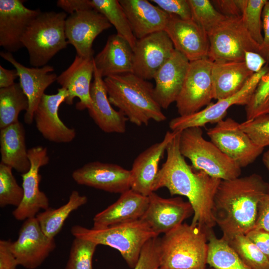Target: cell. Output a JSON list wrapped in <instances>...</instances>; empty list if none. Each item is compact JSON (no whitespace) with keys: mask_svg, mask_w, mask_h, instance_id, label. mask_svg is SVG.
I'll use <instances>...</instances> for the list:
<instances>
[{"mask_svg":"<svg viewBox=\"0 0 269 269\" xmlns=\"http://www.w3.org/2000/svg\"><path fill=\"white\" fill-rule=\"evenodd\" d=\"M180 132H178L167 146L166 159L158 171L153 191L165 187L171 195L186 197L194 211L191 224L207 232L216 225L212 209L221 180L196 170L186 162L179 150Z\"/></svg>","mask_w":269,"mask_h":269,"instance_id":"obj_1","label":"cell"},{"mask_svg":"<svg viewBox=\"0 0 269 269\" xmlns=\"http://www.w3.org/2000/svg\"><path fill=\"white\" fill-rule=\"evenodd\" d=\"M269 193V183L260 175L221 180L215 194L212 214L226 241L253 230L261 199Z\"/></svg>","mask_w":269,"mask_h":269,"instance_id":"obj_2","label":"cell"},{"mask_svg":"<svg viewBox=\"0 0 269 269\" xmlns=\"http://www.w3.org/2000/svg\"><path fill=\"white\" fill-rule=\"evenodd\" d=\"M104 81L110 103L132 124L147 126L151 120L166 119L155 98L154 86L148 80L127 73L105 77Z\"/></svg>","mask_w":269,"mask_h":269,"instance_id":"obj_3","label":"cell"},{"mask_svg":"<svg viewBox=\"0 0 269 269\" xmlns=\"http://www.w3.org/2000/svg\"><path fill=\"white\" fill-rule=\"evenodd\" d=\"M160 269H205L208 251L207 232L182 223L159 238Z\"/></svg>","mask_w":269,"mask_h":269,"instance_id":"obj_4","label":"cell"},{"mask_svg":"<svg viewBox=\"0 0 269 269\" xmlns=\"http://www.w3.org/2000/svg\"><path fill=\"white\" fill-rule=\"evenodd\" d=\"M70 231L74 237L116 249L128 266L133 269L136 264L145 243L151 238L157 237L141 219L101 229H88L74 225Z\"/></svg>","mask_w":269,"mask_h":269,"instance_id":"obj_5","label":"cell"},{"mask_svg":"<svg viewBox=\"0 0 269 269\" xmlns=\"http://www.w3.org/2000/svg\"><path fill=\"white\" fill-rule=\"evenodd\" d=\"M67 17L65 12H41L29 25L21 41L27 50L32 66L46 65L58 52L67 47Z\"/></svg>","mask_w":269,"mask_h":269,"instance_id":"obj_6","label":"cell"},{"mask_svg":"<svg viewBox=\"0 0 269 269\" xmlns=\"http://www.w3.org/2000/svg\"><path fill=\"white\" fill-rule=\"evenodd\" d=\"M179 150L184 157L190 160L194 169L212 177L230 180L241 174L240 167L212 142L204 138L201 127H191L181 131Z\"/></svg>","mask_w":269,"mask_h":269,"instance_id":"obj_7","label":"cell"},{"mask_svg":"<svg viewBox=\"0 0 269 269\" xmlns=\"http://www.w3.org/2000/svg\"><path fill=\"white\" fill-rule=\"evenodd\" d=\"M208 35V58L213 62L244 61L246 51L259 52L260 45L250 35L242 16L226 17Z\"/></svg>","mask_w":269,"mask_h":269,"instance_id":"obj_8","label":"cell"},{"mask_svg":"<svg viewBox=\"0 0 269 269\" xmlns=\"http://www.w3.org/2000/svg\"><path fill=\"white\" fill-rule=\"evenodd\" d=\"M213 61L208 58L191 61L175 101L180 116L195 113L214 99L211 76Z\"/></svg>","mask_w":269,"mask_h":269,"instance_id":"obj_9","label":"cell"},{"mask_svg":"<svg viewBox=\"0 0 269 269\" xmlns=\"http://www.w3.org/2000/svg\"><path fill=\"white\" fill-rule=\"evenodd\" d=\"M207 134L211 141L241 168L254 162L264 149L256 145L231 118L218 122L207 130Z\"/></svg>","mask_w":269,"mask_h":269,"instance_id":"obj_10","label":"cell"},{"mask_svg":"<svg viewBox=\"0 0 269 269\" xmlns=\"http://www.w3.org/2000/svg\"><path fill=\"white\" fill-rule=\"evenodd\" d=\"M269 70V64H266L259 72L254 73L243 88L228 98L211 103L204 109L195 113L173 118L169 123L172 132L181 131L191 127H202L206 124L217 123L224 120L227 110L233 105L246 106L261 78Z\"/></svg>","mask_w":269,"mask_h":269,"instance_id":"obj_11","label":"cell"},{"mask_svg":"<svg viewBox=\"0 0 269 269\" xmlns=\"http://www.w3.org/2000/svg\"><path fill=\"white\" fill-rule=\"evenodd\" d=\"M30 168L21 174L23 190L22 200L12 212L14 218L18 221L35 217L41 209L49 207V199L39 189L41 175L40 168L49 161L47 148L42 146L33 147L28 149Z\"/></svg>","mask_w":269,"mask_h":269,"instance_id":"obj_12","label":"cell"},{"mask_svg":"<svg viewBox=\"0 0 269 269\" xmlns=\"http://www.w3.org/2000/svg\"><path fill=\"white\" fill-rule=\"evenodd\" d=\"M55 247L54 238L46 236L36 217L25 220L10 246L18 265L27 269L39 267Z\"/></svg>","mask_w":269,"mask_h":269,"instance_id":"obj_13","label":"cell"},{"mask_svg":"<svg viewBox=\"0 0 269 269\" xmlns=\"http://www.w3.org/2000/svg\"><path fill=\"white\" fill-rule=\"evenodd\" d=\"M112 26L105 16L94 9L70 14L65 21V35L68 44L72 45L77 56L92 59L93 43L103 31Z\"/></svg>","mask_w":269,"mask_h":269,"instance_id":"obj_14","label":"cell"},{"mask_svg":"<svg viewBox=\"0 0 269 269\" xmlns=\"http://www.w3.org/2000/svg\"><path fill=\"white\" fill-rule=\"evenodd\" d=\"M174 50L173 43L164 30L137 39L134 49L133 73L145 80L153 79L156 72Z\"/></svg>","mask_w":269,"mask_h":269,"instance_id":"obj_15","label":"cell"},{"mask_svg":"<svg viewBox=\"0 0 269 269\" xmlns=\"http://www.w3.org/2000/svg\"><path fill=\"white\" fill-rule=\"evenodd\" d=\"M148 197L147 208L140 219L144 221L157 237L177 227L194 214L189 202L184 201L180 197L164 198L154 192Z\"/></svg>","mask_w":269,"mask_h":269,"instance_id":"obj_16","label":"cell"},{"mask_svg":"<svg viewBox=\"0 0 269 269\" xmlns=\"http://www.w3.org/2000/svg\"><path fill=\"white\" fill-rule=\"evenodd\" d=\"M22 0H0V46L13 52L23 47L22 37L32 20L41 12L24 5Z\"/></svg>","mask_w":269,"mask_h":269,"instance_id":"obj_17","label":"cell"},{"mask_svg":"<svg viewBox=\"0 0 269 269\" xmlns=\"http://www.w3.org/2000/svg\"><path fill=\"white\" fill-rule=\"evenodd\" d=\"M78 184L106 192L122 194L131 189V171L121 166L100 161L88 162L73 171Z\"/></svg>","mask_w":269,"mask_h":269,"instance_id":"obj_18","label":"cell"},{"mask_svg":"<svg viewBox=\"0 0 269 269\" xmlns=\"http://www.w3.org/2000/svg\"><path fill=\"white\" fill-rule=\"evenodd\" d=\"M68 96L63 88L58 89L57 93L44 94L37 106L33 116L36 127L43 137L52 142L69 143L76 136L73 128L68 127L59 116V108Z\"/></svg>","mask_w":269,"mask_h":269,"instance_id":"obj_19","label":"cell"},{"mask_svg":"<svg viewBox=\"0 0 269 269\" xmlns=\"http://www.w3.org/2000/svg\"><path fill=\"white\" fill-rule=\"evenodd\" d=\"M169 15L164 31L175 50L190 62L208 58L210 44L207 33L192 19Z\"/></svg>","mask_w":269,"mask_h":269,"instance_id":"obj_20","label":"cell"},{"mask_svg":"<svg viewBox=\"0 0 269 269\" xmlns=\"http://www.w3.org/2000/svg\"><path fill=\"white\" fill-rule=\"evenodd\" d=\"M0 55L11 63L17 71L19 84L29 102L24 120L25 123L31 124L34 120V112L45 91L56 81L58 76L56 73H52L54 69L51 66L29 68L16 61L10 52L1 51Z\"/></svg>","mask_w":269,"mask_h":269,"instance_id":"obj_21","label":"cell"},{"mask_svg":"<svg viewBox=\"0 0 269 269\" xmlns=\"http://www.w3.org/2000/svg\"><path fill=\"white\" fill-rule=\"evenodd\" d=\"M178 132L167 131L161 141L149 146L135 158L130 170L131 189L145 196L153 192L160 161Z\"/></svg>","mask_w":269,"mask_h":269,"instance_id":"obj_22","label":"cell"},{"mask_svg":"<svg viewBox=\"0 0 269 269\" xmlns=\"http://www.w3.org/2000/svg\"><path fill=\"white\" fill-rule=\"evenodd\" d=\"M190 61L175 50L154 76L155 98L162 109L175 102L181 91Z\"/></svg>","mask_w":269,"mask_h":269,"instance_id":"obj_23","label":"cell"},{"mask_svg":"<svg viewBox=\"0 0 269 269\" xmlns=\"http://www.w3.org/2000/svg\"><path fill=\"white\" fill-rule=\"evenodd\" d=\"M93 76L90 90L92 103L88 109L89 116L104 132L124 133L128 120L121 112L115 110L111 106L104 79L95 64Z\"/></svg>","mask_w":269,"mask_h":269,"instance_id":"obj_24","label":"cell"},{"mask_svg":"<svg viewBox=\"0 0 269 269\" xmlns=\"http://www.w3.org/2000/svg\"><path fill=\"white\" fill-rule=\"evenodd\" d=\"M93 58L86 59L76 56L72 64L57 78L56 81L68 94L64 103L72 105L77 97L80 101L76 105L78 110L88 109L92 101L90 95L91 80L94 75Z\"/></svg>","mask_w":269,"mask_h":269,"instance_id":"obj_25","label":"cell"},{"mask_svg":"<svg viewBox=\"0 0 269 269\" xmlns=\"http://www.w3.org/2000/svg\"><path fill=\"white\" fill-rule=\"evenodd\" d=\"M148 203V196L130 189L121 194L115 202L94 216L92 228L101 229L139 220L145 212Z\"/></svg>","mask_w":269,"mask_h":269,"instance_id":"obj_26","label":"cell"},{"mask_svg":"<svg viewBox=\"0 0 269 269\" xmlns=\"http://www.w3.org/2000/svg\"><path fill=\"white\" fill-rule=\"evenodd\" d=\"M137 39L164 30L169 15L147 0H120Z\"/></svg>","mask_w":269,"mask_h":269,"instance_id":"obj_27","label":"cell"},{"mask_svg":"<svg viewBox=\"0 0 269 269\" xmlns=\"http://www.w3.org/2000/svg\"><path fill=\"white\" fill-rule=\"evenodd\" d=\"M93 61L103 77L133 73L134 50L125 39L112 34L103 49L93 57Z\"/></svg>","mask_w":269,"mask_h":269,"instance_id":"obj_28","label":"cell"},{"mask_svg":"<svg viewBox=\"0 0 269 269\" xmlns=\"http://www.w3.org/2000/svg\"><path fill=\"white\" fill-rule=\"evenodd\" d=\"M254 74L244 61L213 62L211 76L214 99L219 100L235 95L243 88Z\"/></svg>","mask_w":269,"mask_h":269,"instance_id":"obj_29","label":"cell"},{"mask_svg":"<svg viewBox=\"0 0 269 269\" xmlns=\"http://www.w3.org/2000/svg\"><path fill=\"white\" fill-rule=\"evenodd\" d=\"M25 130L20 122L0 130L1 163L23 174L30 168L25 138Z\"/></svg>","mask_w":269,"mask_h":269,"instance_id":"obj_30","label":"cell"},{"mask_svg":"<svg viewBox=\"0 0 269 269\" xmlns=\"http://www.w3.org/2000/svg\"><path fill=\"white\" fill-rule=\"evenodd\" d=\"M88 199L81 195L77 190H73L68 202L60 207L54 209L49 207L39 213L36 216L44 233L50 238L55 236L61 231L64 223L70 214L85 204Z\"/></svg>","mask_w":269,"mask_h":269,"instance_id":"obj_31","label":"cell"},{"mask_svg":"<svg viewBox=\"0 0 269 269\" xmlns=\"http://www.w3.org/2000/svg\"><path fill=\"white\" fill-rule=\"evenodd\" d=\"M207 264L214 269H252L245 264L227 242L218 238L212 229L207 231Z\"/></svg>","mask_w":269,"mask_h":269,"instance_id":"obj_32","label":"cell"},{"mask_svg":"<svg viewBox=\"0 0 269 269\" xmlns=\"http://www.w3.org/2000/svg\"><path fill=\"white\" fill-rule=\"evenodd\" d=\"M28 100L19 83L0 89V129L18 122L19 113L28 110Z\"/></svg>","mask_w":269,"mask_h":269,"instance_id":"obj_33","label":"cell"},{"mask_svg":"<svg viewBox=\"0 0 269 269\" xmlns=\"http://www.w3.org/2000/svg\"><path fill=\"white\" fill-rule=\"evenodd\" d=\"M92 8L104 15L116 29L117 34L125 39L134 49L137 39L132 31L125 11L118 0H90Z\"/></svg>","mask_w":269,"mask_h":269,"instance_id":"obj_34","label":"cell"},{"mask_svg":"<svg viewBox=\"0 0 269 269\" xmlns=\"http://www.w3.org/2000/svg\"><path fill=\"white\" fill-rule=\"evenodd\" d=\"M227 242L242 261L251 269H269V258L246 235H236Z\"/></svg>","mask_w":269,"mask_h":269,"instance_id":"obj_35","label":"cell"},{"mask_svg":"<svg viewBox=\"0 0 269 269\" xmlns=\"http://www.w3.org/2000/svg\"><path fill=\"white\" fill-rule=\"evenodd\" d=\"M191 13V19L208 34L226 17L215 8L209 0H188Z\"/></svg>","mask_w":269,"mask_h":269,"instance_id":"obj_36","label":"cell"},{"mask_svg":"<svg viewBox=\"0 0 269 269\" xmlns=\"http://www.w3.org/2000/svg\"><path fill=\"white\" fill-rule=\"evenodd\" d=\"M12 168L0 163V207L7 205L17 207L23 196V190L17 183L14 177Z\"/></svg>","mask_w":269,"mask_h":269,"instance_id":"obj_37","label":"cell"},{"mask_svg":"<svg viewBox=\"0 0 269 269\" xmlns=\"http://www.w3.org/2000/svg\"><path fill=\"white\" fill-rule=\"evenodd\" d=\"M98 245L74 237L65 269H93L92 259Z\"/></svg>","mask_w":269,"mask_h":269,"instance_id":"obj_38","label":"cell"},{"mask_svg":"<svg viewBox=\"0 0 269 269\" xmlns=\"http://www.w3.org/2000/svg\"><path fill=\"white\" fill-rule=\"evenodd\" d=\"M246 120L269 114V70L261 78L245 106Z\"/></svg>","mask_w":269,"mask_h":269,"instance_id":"obj_39","label":"cell"},{"mask_svg":"<svg viewBox=\"0 0 269 269\" xmlns=\"http://www.w3.org/2000/svg\"><path fill=\"white\" fill-rule=\"evenodd\" d=\"M268 0H247L242 18L252 38L259 45L263 40L262 12Z\"/></svg>","mask_w":269,"mask_h":269,"instance_id":"obj_40","label":"cell"},{"mask_svg":"<svg viewBox=\"0 0 269 269\" xmlns=\"http://www.w3.org/2000/svg\"><path fill=\"white\" fill-rule=\"evenodd\" d=\"M240 126L258 146L264 148L269 145V114L246 120Z\"/></svg>","mask_w":269,"mask_h":269,"instance_id":"obj_41","label":"cell"},{"mask_svg":"<svg viewBox=\"0 0 269 269\" xmlns=\"http://www.w3.org/2000/svg\"><path fill=\"white\" fill-rule=\"evenodd\" d=\"M159 238H151L143 247L138 261L133 269H159L160 268Z\"/></svg>","mask_w":269,"mask_h":269,"instance_id":"obj_42","label":"cell"},{"mask_svg":"<svg viewBox=\"0 0 269 269\" xmlns=\"http://www.w3.org/2000/svg\"><path fill=\"white\" fill-rule=\"evenodd\" d=\"M168 14L183 20H191V13L188 0H151Z\"/></svg>","mask_w":269,"mask_h":269,"instance_id":"obj_43","label":"cell"},{"mask_svg":"<svg viewBox=\"0 0 269 269\" xmlns=\"http://www.w3.org/2000/svg\"><path fill=\"white\" fill-rule=\"evenodd\" d=\"M219 11L227 17L242 16L247 0H212Z\"/></svg>","mask_w":269,"mask_h":269,"instance_id":"obj_44","label":"cell"},{"mask_svg":"<svg viewBox=\"0 0 269 269\" xmlns=\"http://www.w3.org/2000/svg\"><path fill=\"white\" fill-rule=\"evenodd\" d=\"M263 40L260 45L259 52L269 64V0H267L262 12Z\"/></svg>","mask_w":269,"mask_h":269,"instance_id":"obj_45","label":"cell"},{"mask_svg":"<svg viewBox=\"0 0 269 269\" xmlns=\"http://www.w3.org/2000/svg\"><path fill=\"white\" fill-rule=\"evenodd\" d=\"M253 229L263 230L269 232V193L265 195L259 202Z\"/></svg>","mask_w":269,"mask_h":269,"instance_id":"obj_46","label":"cell"},{"mask_svg":"<svg viewBox=\"0 0 269 269\" xmlns=\"http://www.w3.org/2000/svg\"><path fill=\"white\" fill-rule=\"evenodd\" d=\"M10 240L0 241V269H16L17 262L11 251Z\"/></svg>","mask_w":269,"mask_h":269,"instance_id":"obj_47","label":"cell"},{"mask_svg":"<svg viewBox=\"0 0 269 269\" xmlns=\"http://www.w3.org/2000/svg\"><path fill=\"white\" fill-rule=\"evenodd\" d=\"M246 235L269 258V232L263 230L253 229Z\"/></svg>","mask_w":269,"mask_h":269,"instance_id":"obj_48","label":"cell"},{"mask_svg":"<svg viewBox=\"0 0 269 269\" xmlns=\"http://www.w3.org/2000/svg\"><path fill=\"white\" fill-rule=\"evenodd\" d=\"M57 6L70 14L93 9L90 0H58L57 1Z\"/></svg>","mask_w":269,"mask_h":269,"instance_id":"obj_49","label":"cell"},{"mask_svg":"<svg viewBox=\"0 0 269 269\" xmlns=\"http://www.w3.org/2000/svg\"><path fill=\"white\" fill-rule=\"evenodd\" d=\"M244 62L247 68L254 73L260 71L267 64L265 59L259 53L246 51Z\"/></svg>","mask_w":269,"mask_h":269,"instance_id":"obj_50","label":"cell"},{"mask_svg":"<svg viewBox=\"0 0 269 269\" xmlns=\"http://www.w3.org/2000/svg\"><path fill=\"white\" fill-rule=\"evenodd\" d=\"M18 77L16 69H7L0 65V88L10 87L13 85Z\"/></svg>","mask_w":269,"mask_h":269,"instance_id":"obj_51","label":"cell"},{"mask_svg":"<svg viewBox=\"0 0 269 269\" xmlns=\"http://www.w3.org/2000/svg\"><path fill=\"white\" fill-rule=\"evenodd\" d=\"M262 161L266 167L269 171V150L264 153L262 157Z\"/></svg>","mask_w":269,"mask_h":269,"instance_id":"obj_52","label":"cell"},{"mask_svg":"<svg viewBox=\"0 0 269 269\" xmlns=\"http://www.w3.org/2000/svg\"><path fill=\"white\" fill-rule=\"evenodd\" d=\"M159 269H160V268H159ZM214 269L211 268H210V269Z\"/></svg>","mask_w":269,"mask_h":269,"instance_id":"obj_53","label":"cell"}]
</instances>
